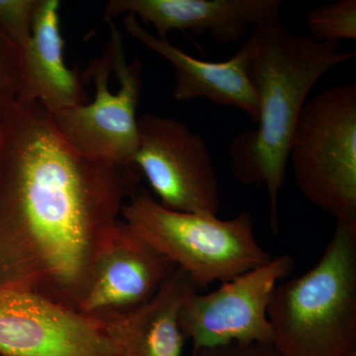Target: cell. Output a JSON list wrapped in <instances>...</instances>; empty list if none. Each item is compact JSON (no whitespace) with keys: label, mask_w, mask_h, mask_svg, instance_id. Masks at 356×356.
I'll use <instances>...</instances> for the list:
<instances>
[{"label":"cell","mask_w":356,"mask_h":356,"mask_svg":"<svg viewBox=\"0 0 356 356\" xmlns=\"http://www.w3.org/2000/svg\"><path fill=\"white\" fill-rule=\"evenodd\" d=\"M134 158L159 203L168 210L219 214V182L207 144L186 124L156 114L138 119Z\"/></svg>","instance_id":"ba28073f"},{"label":"cell","mask_w":356,"mask_h":356,"mask_svg":"<svg viewBox=\"0 0 356 356\" xmlns=\"http://www.w3.org/2000/svg\"><path fill=\"white\" fill-rule=\"evenodd\" d=\"M200 291L191 276L177 268L144 305L102 322L114 356H182L186 339L179 312L187 297Z\"/></svg>","instance_id":"5bb4252c"},{"label":"cell","mask_w":356,"mask_h":356,"mask_svg":"<svg viewBox=\"0 0 356 356\" xmlns=\"http://www.w3.org/2000/svg\"><path fill=\"white\" fill-rule=\"evenodd\" d=\"M140 178L135 165L79 153L40 103H15L0 122V291L79 310Z\"/></svg>","instance_id":"6da1fadb"},{"label":"cell","mask_w":356,"mask_h":356,"mask_svg":"<svg viewBox=\"0 0 356 356\" xmlns=\"http://www.w3.org/2000/svg\"><path fill=\"white\" fill-rule=\"evenodd\" d=\"M110 39L102 57L95 58L81 76L95 86L93 102L51 113L65 140L89 158L133 165L139 146L136 111L142 91V64H129L123 37L108 21Z\"/></svg>","instance_id":"8992f818"},{"label":"cell","mask_w":356,"mask_h":356,"mask_svg":"<svg viewBox=\"0 0 356 356\" xmlns=\"http://www.w3.org/2000/svg\"><path fill=\"white\" fill-rule=\"evenodd\" d=\"M123 24L134 39L172 65L175 74L173 96L177 102L206 98L222 106L240 109L257 123L259 97L248 76L247 53L242 46L229 60L208 62L192 57L168 39L152 34L133 14L125 15Z\"/></svg>","instance_id":"7c38bea8"},{"label":"cell","mask_w":356,"mask_h":356,"mask_svg":"<svg viewBox=\"0 0 356 356\" xmlns=\"http://www.w3.org/2000/svg\"><path fill=\"white\" fill-rule=\"evenodd\" d=\"M58 0H38L29 41L20 49V86L16 103L38 102L49 113L86 105L88 95L77 70L67 67Z\"/></svg>","instance_id":"4fadbf2b"},{"label":"cell","mask_w":356,"mask_h":356,"mask_svg":"<svg viewBox=\"0 0 356 356\" xmlns=\"http://www.w3.org/2000/svg\"><path fill=\"white\" fill-rule=\"evenodd\" d=\"M294 267L289 254L241 274L210 293L196 291L179 312V325L194 353L232 343H273L268 307L274 289Z\"/></svg>","instance_id":"52a82bcc"},{"label":"cell","mask_w":356,"mask_h":356,"mask_svg":"<svg viewBox=\"0 0 356 356\" xmlns=\"http://www.w3.org/2000/svg\"><path fill=\"white\" fill-rule=\"evenodd\" d=\"M268 321L280 356H356V221L337 222L317 264L275 287Z\"/></svg>","instance_id":"3957f363"},{"label":"cell","mask_w":356,"mask_h":356,"mask_svg":"<svg viewBox=\"0 0 356 356\" xmlns=\"http://www.w3.org/2000/svg\"><path fill=\"white\" fill-rule=\"evenodd\" d=\"M339 46L293 34L280 20L252 28L242 44L248 76L259 97V128L234 140L232 170L243 184L266 186L273 231L278 228V197L293 132L307 98L321 77L356 56L339 51Z\"/></svg>","instance_id":"7a4b0ae2"},{"label":"cell","mask_w":356,"mask_h":356,"mask_svg":"<svg viewBox=\"0 0 356 356\" xmlns=\"http://www.w3.org/2000/svg\"><path fill=\"white\" fill-rule=\"evenodd\" d=\"M311 37L317 41L356 39V1L337 0L312 8L308 13Z\"/></svg>","instance_id":"9a60e30c"},{"label":"cell","mask_w":356,"mask_h":356,"mask_svg":"<svg viewBox=\"0 0 356 356\" xmlns=\"http://www.w3.org/2000/svg\"><path fill=\"white\" fill-rule=\"evenodd\" d=\"M280 0H111L104 21L133 14L140 24L153 25L159 39L173 30L210 33L219 43L241 41L250 28L280 21Z\"/></svg>","instance_id":"8fae6325"},{"label":"cell","mask_w":356,"mask_h":356,"mask_svg":"<svg viewBox=\"0 0 356 356\" xmlns=\"http://www.w3.org/2000/svg\"><path fill=\"white\" fill-rule=\"evenodd\" d=\"M200 356H280L273 344L232 343L219 348H208L198 353Z\"/></svg>","instance_id":"ac0fdd59"},{"label":"cell","mask_w":356,"mask_h":356,"mask_svg":"<svg viewBox=\"0 0 356 356\" xmlns=\"http://www.w3.org/2000/svg\"><path fill=\"white\" fill-rule=\"evenodd\" d=\"M20 86V49L0 29V122L13 109Z\"/></svg>","instance_id":"2e32d148"},{"label":"cell","mask_w":356,"mask_h":356,"mask_svg":"<svg viewBox=\"0 0 356 356\" xmlns=\"http://www.w3.org/2000/svg\"><path fill=\"white\" fill-rule=\"evenodd\" d=\"M175 269L120 219L98 252L79 311L102 321L124 315L153 298Z\"/></svg>","instance_id":"30bf717a"},{"label":"cell","mask_w":356,"mask_h":356,"mask_svg":"<svg viewBox=\"0 0 356 356\" xmlns=\"http://www.w3.org/2000/svg\"><path fill=\"white\" fill-rule=\"evenodd\" d=\"M38 0H0V29L19 49L31 37L33 15Z\"/></svg>","instance_id":"e0dca14e"},{"label":"cell","mask_w":356,"mask_h":356,"mask_svg":"<svg viewBox=\"0 0 356 356\" xmlns=\"http://www.w3.org/2000/svg\"><path fill=\"white\" fill-rule=\"evenodd\" d=\"M289 158L300 191L337 222L356 221V86L336 84L306 102Z\"/></svg>","instance_id":"5b68a950"},{"label":"cell","mask_w":356,"mask_h":356,"mask_svg":"<svg viewBox=\"0 0 356 356\" xmlns=\"http://www.w3.org/2000/svg\"><path fill=\"white\" fill-rule=\"evenodd\" d=\"M121 219L188 274L199 290L227 282L273 259L259 245L248 213L222 220L207 213L177 212L139 188L124 204Z\"/></svg>","instance_id":"277c9868"},{"label":"cell","mask_w":356,"mask_h":356,"mask_svg":"<svg viewBox=\"0 0 356 356\" xmlns=\"http://www.w3.org/2000/svg\"><path fill=\"white\" fill-rule=\"evenodd\" d=\"M0 355L114 356L102 321L13 290L0 291Z\"/></svg>","instance_id":"9c48e42d"}]
</instances>
